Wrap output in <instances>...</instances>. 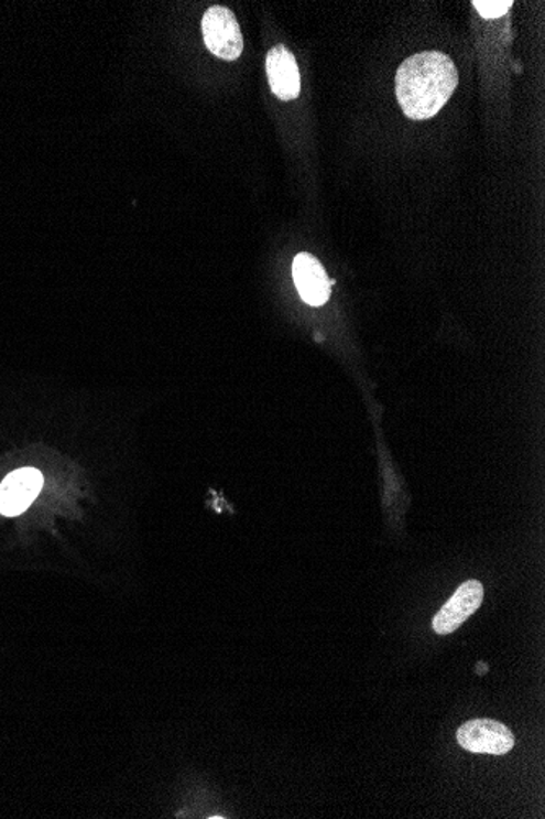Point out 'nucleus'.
Segmentation results:
<instances>
[{"instance_id": "obj_7", "label": "nucleus", "mask_w": 545, "mask_h": 819, "mask_svg": "<svg viewBox=\"0 0 545 819\" xmlns=\"http://www.w3.org/2000/svg\"><path fill=\"white\" fill-rule=\"evenodd\" d=\"M266 76L274 96L294 100L301 94V73L296 57L286 46L277 45L266 54Z\"/></svg>"}, {"instance_id": "obj_3", "label": "nucleus", "mask_w": 545, "mask_h": 819, "mask_svg": "<svg viewBox=\"0 0 545 819\" xmlns=\"http://www.w3.org/2000/svg\"><path fill=\"white\" fill-rule=\"evenodd\" d=\"M457 743L470 753L504 756L514 747V734L495 720H470L457 730Z\"/></svg>"}, {"instance_id": "obj_9", "label": "nucleus", "mask_w": 545, "mask_h": 819, "mask_svg": "<svg viewBox=\"0 0 545 819\" xmlns=\"http://www.w3.org/2000/svg\"><path fill=\"white\" fill-rule=\"evenodd\" d=\"M477 669H479V675H486L487 665H482V662H480V665L477 666Z\"/></svg>"}, {"instance_id": "obj_8", "label": "nucleus", "mask_w": 545, "mask_h": 819, "mask_svg": "<svg viewBox=\"0 0 545 819\" xmlns=\"http://www.w3.org/2000/svg\"><path fill=\"white\" fill-rule=\"evenodd\" d=\"M511 0H473L477 12L486 20H495L510 12Z\"/></svg>"}, {"instance_id": "obj_2", "label": "nucleus", "mask_w": 545, "mask_h": 819, "mask_svg": "<svg viewBox=\"0 0 545 819\" xmlns=\"http://www.w3.org/2000/svg\"><path fill=\"white\" fill-rule=\"evenodd\" d=\"M206 49L216 57L236 61L243 51V36L239 22L228 7L215 6L206 10L201 22Z\"/></svg>"}, {"instance_id": "obj_4", "label": "nucleus", "mask_w": 545, "mask_h": 819, "mask_svg": "<svg viewBox=\"0 0 545 819\" xmlns=\"http://www.w3.org/2000/svg\"><path fill=\"white\" fill-rule=\"evenodd\" d=\"M43 487V475L35 468L10 473L0 484V514L7 517L25 513Z\"/></svg>"}, {"instance_id": "obj_5", "label": "nucleus", "mask_w": 545, "mask_h": 819, "mask_svg": "<svg viewBox=\"0 0 545 819\" xmlns=\"http://www.w3.org/2000/svg\"><path fill=\"white\" fill-rule=\"evenodd\" d=\"M483 602V585L479 581H466L446 602L445 607L436 614L433 629L438 635H449L456 632Z\"/></svg>"}, {"instance_id": "obj_1", "label": "nucleus", "mask_w": 545, "mask_h": 819, "mask_svg": "<svg viewBox=\"0 0 545 819\" xmlns=\"http://www.w3.org/2000/svg\"><path fill=\"white\" fill-rule=\"evenodd\" d=\"M459 74L451 57L442 51L410 56L395 74V96L410 120L435 117L455 94Z\"/></svg>"}, {"instance_id": "obj_6", "label": "nucleus", "mask_w": 545, "mask_h": 819, "mask_svg": "<svg viewBox=\"0 0 545 819\" xmlns=\"http://www.w3.org/2000/svg\"><path fill=\"white\" fill-rule=\"evenodd\" d=\"M293 279L301 298L310 306H321L330 300L334 280L327 279L324 267L313 254L294 257Z\"/></svg>"}]
</instances>
